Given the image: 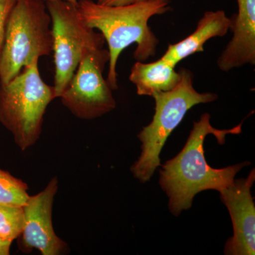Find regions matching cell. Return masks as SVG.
<instances>
[{
    "label": "cell",
    "instance_id": "1",
    "mask_svg": "<svg viewBox=\"0 0 255 255\" xmlns=\"http://www.w3.org/2000/svg\"><path fill=\"white\" fill-rule=\"evenodd\" d=\"M210 118L209 114L205 113L194 122L182 150L162 165L159 171V185L168 196L169 209L174 216L190 209L194 196L199 192L219 191L231 185L238 172L251 164L244 162L222 169L209 165L204 156L206 137L212 134L220 145H223L226 135L242 132V124L233 128L219 130L211 126Z\"/></svg>",
    "mask_w": 255,
    "mask_h": 255
},
{
    "label": "cell",
    "instance_id": "2",
    "mask_svg": "<svg viewBox=\"0 0 255 255\" xmlns=\"http://www.w3.org/2000/svg\"><path fill=\"white\" fill-rule=\"evenodd\" d=\"M82 19L98 29L108 44L110 68L107 82L112 90L118 89L117 65L125 48L136 43L133 57L144 62L155 55L158 38L148 26L149 19L167 12L169 0H147L123 6H106L93 0H79L77 5Z\"/></svg>",
    "mask_w": 255,
    "mask_h": 255
},
{
    "label": "cell",
    "instance_id": "3",
    "mask_svg": "<svg viewBox=\"0 0 255 255\" xmlns=\"http://www.w3.org/2000/svg\"><path fill=\"white\" fill-rule=\"evenodd\" d=\"M181 78L172 90L152 96L155 102L152 122L137 135L141 142V154L130 167L133 177L142 183L150 181L155 169L161 166L159 158L166 140L182 122L188 111L199 104L217 100L216 94L199 93L193 85L190 70H179Z\"/></svg>",
    "mask_w": 255,
    "mask_h": 255
},
{
    "label": "cell",
    "instance_id": "4",
    "mask_svg": "<svg viewBox=\"0 0 255 255\" xmlns=\"http://www.w3.org/2000/svg\"><path fill=\"white\" fill-rule=\"evenodd\" d=\"M38 61L23 68L9 82H0V124L21 151L40 138L47 107L57 98L54 87L43 82Z\"/></svg>",
    "mask_w": 255,
    "mask_h": 255
},
{
    "label": "cell",
    "instance_id": "5",
    "mask_svg": "<svg viewBox=\"0 0 255 255\" xmlns=\"http://www.w3.org/2000/svg\"><path fill=\"white\" fill-rule=\"evenodd\" d=\"M51 17L43 0H16L7 23L0 55V82L53 52Z\"/></svg>",
    "mask_w": 255,
    "mask_h": 255
},
{
    "label": "cell",
    "instance_id": "6",
    "mask_svg": "<svg viewBox=\"0 0 255 255\" xmlns=\"http://www.w3.org/2000/svg\"><path fill=\"white\" fill-rule=\"evenodd\" d=\"M51 17L53 52L54 54V87L59 98L78 68L84 53L92 48L104 47L101 33L87 24L75 5L64 0L46 1Z\"/></svg>",
    "mask_w": 255,
    "mask_h": 255
},
{
    "label": "cell",
    "instance_id": "7",
    "mask_svg": "<svg viewBox=\"0 0 255 255\" xmlns=\"http://www.w3.org/2000/svg\"><path fill=\"white\" fill-rule=\"evenodd\" d=\"M110 60L104 47L92 48L84 53L78 68L59 98L75 117L92 120L110 113L117 107L110 85L104 78Z\"/></svg>",
    "mask_w": 255,
    "mask_h": 255
},
{
    "label": "cell",
    "instance_id": "8",
    "mask_svg": "<svg viewBox=\"0 0 255 255\" xmlns=\"http://www.w3.org/2000/svg\"><path fill=\"white\" fill-rule=\"evenodd\" d=\"M58 190V179L52 178L46 187L29 196L23 206L24 224L19 236V248L23 253L37 250L43 255H60L68 245L57 236L53 224V206Z\"/></svg>",
    "mask_w": 255,
    "mask_h": 255
},
{
    "label": "cell",
    "instance_id": "9",
    "mask_svg": "<svg viewBox=\"0 0 255 255\" xmlns=\"http://www.w3.org/2000/svg\"><path fill=\"white\" fill-rule=\"evenodd\" d=\"M255 180V169L247 178L236 179L219 192L232 219L233 236L226 242L224 254L254 255L255 206L251 188Z\"/></svg>",
    "mask_w": 255,
    "mask_h": 255
},
{
    "label": "cell",
    "instance_id": "10",
    "mask_svg": "<svg viewBox=\"0 0 255 255\" xmlns=\"http://www.w3.org/2000/svg\"><path fill=\"white\" fill-rule=\"evenodd\" d=\"M238 13L233 18V36L218 60L228 72L246 64H255V0H237Z\"/></svg>",
    "mask_w": 255,
    "mask_h": 255
},
{
    "label": "cell",
    "instance_id": "11",
    "mask_svg": "<svg viewBox=\"0 0 255 255\" xmlns=\"http://www.w3.org/2000/svg\"><path fill=\"white\" fill-rule=\"evenodd\" d=\"M233 18L222 10L206 11L198 22L194 33L182 41L169 44L162 58L177 65L194 53L204 52V45L215 37L224 36L232 28Z\"/></svg>",
    "mask_w": 255,
    "mask_h": 255
},
{
    "label": "cell",
    "instance_id": "12",
    "mask_svg": "<svg viewBox=\"0 0 255 255\" xmlns=\"http://www.w3.org/2000/svg\"><path fill=\"white\" fill-rule=\"evenodd\" d=\"M181 78L175 65L161 57L157 61L143 63L137 61L130 70L129 80L136 87L137 94L150 96L172 90Z\"/></svg>",
    "mask_w": 255,
    "mask_h": 255
},
{
    "label": "cell",
    "instance_id": "13",
    "mask_svg": "<svg viewBox=\"0 0 255 255\" xmlns=\"http://www.w3.org/2000/svg\"><path fill=\"white\" fill-rule=\"evenodd\" d=\"M24 213L21 206L0 204V238L13 243L22 233Z\"/></svg>",
    "mask_w": 255,
    "mask_h": 255
},
{
    "label": "cell",
    "instance_id": "14",
    "mask_svg": "<svg viewBox=\"0 0 255 255\" xmlns=\"http://www.w3.org/2000/svg\"><path fill=\"white\" fill-rule=\"evenodd\" d=\"M28 184L0 168V204L24 206L29 197Z\"/></svg>",
    "mask_w": 255,
    "mask_h": 255
},
{
    "label": "cell",
    "instance_id": "15",
    "mask_svg": "<svg viewBox=\"0 0 255 255\" xmlns=\"http://www.w3.org/2000/svg\"><path fill=\"white\" fill-rule=\"evenodd\" d=\"M16 0H0V55L4 44L6 23Z\"/></svg>",
    "mask_w": 255,
    "mask_h": 255
},
{
    "label": "cell",
    "instance_id": "16",
    "mask_svg": "<svg viewBox=\"0 0 255 255\" xmlns=\"http://www.w3.org/2000/svg\"><path fill=\"white\" fill-rule=\"evenodd\" d=\"M145 1L147 0H97V2L106 6H123Z\"/></svg>",
    "mask_w": 255,
    "mask_h": 255
},
{
    "label": "cell",
    "instance_id": "17",
    "mask_svg": "<svg viewBox=\"0 0 255 255\" xmlns=\"http://www.w3.org/2000/svg\"><path fill=\"white\" fill-rule=\"evenodd\" d=\"M12 243L5 241L0 238V255H9Z\"/></svg>",
    "mask_w": 255,
    "mask_h": 255
},
{
    "label": "cell",
    "instance_id": "18",
    "mask_svg": "<svg viewBox=\"0 0 255 255\" xmlns=\"http://www.w3.org/2000/svg\"><path fill=\"white\" fill-rule=\"evenodd\" d=\"M43 1H49V0H43ZM64 1H68V2H70V4L75 5V6H77L78 3V0H64Z\"/></svg>",
    "mask_w": 255,
    "mask_h": 255
}]
</instances>
